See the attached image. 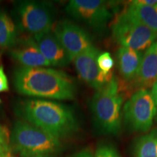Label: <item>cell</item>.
Segmentation results:
<instances>
[{
  "label": "cell",
  "mask_w": 157,
  "mask_h": 157,
  "mask_svg": "<svg viewBox=\"0 0 157 157\" xmlns=\"http://www.w3.org/2000/svg\"><path fill=\"white\" fill-rule=\"evenodd\" d=\"M13 17L18 31L32 36L46 34L53 29L54 10L47 2H17L13 8Z\"/></svg>",
  "instance_id": "5b68a950"
},
{
  "label": "cell",
  "mask_w": 157,
  "mask_h": 157,
  "mask_svg": "<svg viewBox=\"0 0 157 157\" xmlns=\"http://www.w3.org/2000/svg\"><path fill=\"white\" fill-rule=\"evenodd\" d=\"M123 96L117 78L94 94L90 109L98 128L109 135L120 132L122 119Z\"/></svg>",
  "instance_id": "3957f363"
},
{
  "label": "cell",
  "mask_w": 157,
  "mask_h": 157,
  "mask_svg": "<svg viewBox=\"0 0 157 157\" xmlns=\"http://www.w3.org/2000/svg\"><path fill=\"white\" fill-rule=\"evenodd\" d=\"M68 157H94V153L90 147H85Z\"/></svg>",
  "instance_id": "7402d4cb"
},
{
  "label": "cell",
  "mask_w": 157,
  "mask_h": 157,
  "mask_svg": "<svg viewBox=\"0 0 157 157\" xmlns=\"http://www.w3.org/2000/svg\"><path fill=\"white\" fill-rule=\"evenodd\" d=\"M17 29L15 21L10 16L0 9V48L10 49L18 41Z\"/></svg>",
  "instance_id": "2e32d148"
},
{
  "label": "cell",
  "mask_w": 157,
  "mask_h": 157,
  "mask_svg": "<svg viewBox=\"0 0 157 157\" xmlns=\"http://www.w3.org/2000/svg\"><path fill=\"white\" fill-rule=\"evenodd\" d=\"M97 63L102 72L109 74L112 72L114 66V60L109 52H105L99 54L97 58Z\"/></svg>",
  "instance_id": "ac0fdd59"
},
{
  "label": "cell",
  "mask_w": 157,
  "mask_h": 157,
  "mask_svg": "<svg viewBox=\"0 0 157 157\" xmlns=\"http://www.w3.org/2000/svg\"><path fill=\"white\" fill-rule=\"evenodd\" d=\"M9 54L22 67L40 68L50 66V63L40 52L32 36L17 41L13 48L9 49Z\"/></svg>",
  "instance_id": "8fae6325"
},
{
  "label": "cell",
  "mask_w": 157,
  "mask_h": 157,
  "mask_svg": "<svg viewBox=\"0 0 157 157\" xmlns=\"http://www.w3.org/2000/svg\"><path fill=\"white\" fill-rule=\"evenodd\" d=\"M113 38L121 47L143 51L147 50L154 42L157 35L125 10L111 23Z\"/></svg>",
  "instance_id": "8992f818"
},
{
  "label": "cell",
  "mask_w": 157,
  "mask_h": 157,
  "mask_svg": "<svg viewBox=\"0 0 157 157\" xmlns=\"http://www.w3.org/2000/svg\"><path fill=\"white\" fill-rule=\"evenodd\" d=\"M10 147L21 157L57 154L62 149L59 139L23 120L17 121L13 126Z\"/></svg>",
  "instance_id": "277c9868"
},
{
  "label": "cell",
  "mask_w": 157,
  "mask_h": 157,
  "mask_svg": "<svg viewBox=\"0 0 157 157\" xmlns=\"http://www.w3.org/2000/svg\"><path fill=\"white\" fill-rule=\"evenodd\" d=\"M100 53L99 50L93 45L73 60L78 76L96 91L103 88L114 77L113 71L105 74L100 70L97 63Z\"/></svg>",
  "instance_id": "30bf717a"
},
{
  "label": "cell",
  "mask_w": 157,
  "mask_h": 157,
  "mask_svg": "<svg viewBox=\"0 0 157 157\" xmlns=\"http://www.w3.org/2000/svg\"><path fill=\"white\" fill-rule=\"evenodd\" d=\"M125 11L157 35V11L154 7L132 1L128 4Z\"/></svg>",
  "instance_id": "9a60e30c"
},
{
  "label": "cell",
  "mask_w": 157,
  "mask_h": 157,
  "mask_svg": "<svg viewBox=\"0 0 157 157\" xmlns=\"http://www.w3.org/2000/svg\"><path fill=\"white\" fill-rule=\"evenodd\" d=\"M94 157H120L117 150L111 146H101L96 150Z\"/></svg>",
  "instance_id": "ffe728a7"
},
{
  "label": "cell",
  "mask_w": 157,
  "mask_h": 157,
  "mask_svg": "<svg viewBox=\"0 0 157 157\" xmlns=\"http://www.w3.org/2000/svg\"><path fill=\"white\" fill-rule=\"evenodd\" d=\"M66 12L98 32L105 30L113 18L109 4L102 0H71L66 5Z\"/></svg>",
  "instance_id": "ba28073f"
},
{
  "label": "cell",
  "mask_w": 157,
  "mask_h": 157,
  "mask_svg": "<svg viewBox=\"0 0 157 157\" xmlns=\"http://www.w3.org/2000/svg\"><path fill=\"white\" fill-rule=\"evenodd\" d=\"M135 84L140 89L152 87L157 81V41L143 55Z\"/></svg>",
  "instance_id": "4fadbf2b"
},
{
  "label": "cell",
  "mask_w": 157,
  "mask_h": 157,
  "mask_svg": "<svg viewBox=\"0 0 157 157\" xmlns=\"http://www.w3.org/2000/svg\"><path fill=\"white\" fill-rule=\"evenodd\" d=\"M0 103H1V99H0Z\"/></svg>",
  "instance_id": "4316f807"
},
{
  "label": "cell",
  "mask_w": 157,
  "mask_h": 157,
  "mask_svg": "<svg viewBox=\"0 0 157 157\" xmlns=\"http://www.w3.org/2000/svg\"><path fill=\"white\" fill-rule=\"evenodd\" d=\"M135 2L140 5L149 7H155L157 5V0H135Z\"/></svg>",
  "instance_id": "603a6c76"
},
{
  "label": "cell",
  "mask_w": 157,
  "mask_h": 157,
  "mask_svg": "<svg viewBox=\"0 0 157 157\" xmlns=\"http://www.w3.org/2000/svg\"><path fill=\"white\" fill-rule=\"evenodd\" d=\"M11 151L10 135L7 127L0 124V154Z\"/></svg>",
  "instance_id": "d6986e66"
},
{
  "label": "cell",
  "mask_w": 157,
  "mask_h": 157,
  "mask_svg": "<svg viewBox=\"0 0 157 157\" xmlns=\"http://www.w3.org/2000/svg\"><path fill=\"white\" fill-rule=\"evenodd\" d=\"M117 63L119 74L124 81H134L142 60L141 52L120 47L117 50Z\"/></svg>",
  "instance_id": "5bb4252c"
},
{
  "label": "cell",
  "mask_w": 157,
  "mask_h": 157,
  "mask_svg": "<svg viewBox=\"0 0 157 157\" xmlns=\"http://www.w3.org/2000/svg\"><path fill=\"white\" fill-rule=\"evenodd\" d=\"M135 157H157V129L140 137L135 143Z\"/></svg>",
  "instance_id": "e0dca14e"
},
{
  "label": "cell",
  "mask_w": 157,
  "mask_h": 157,
  "mask_svg": "<svg viewBox=\"0 0 157 157\" xmlns=\"http://www.w3.org/2000/svg\"><path fill=\"white\" fill-rule=\"evenodd\" d=\"M0 157H15V156L12 154L11 151H10L3 153V154H0Z\"/></svg>",
  "instance_id": "d4e9b609"
},
{
  "label": "cell",
  "mask_w": 157,
  "mask_h": 157,
  "mask_svg": "<svg viewBox=\"0 0 157 157\" xmlns=\"http://www.w3.org/2000/svg\"><path fill=\"white\" fill-rule=\"evenodd\" d=\"M15 113L26 122L34 125L60 140L78 130L75 113L63 103L43 99H27L17 103Z\"/></svg>",
  "instance_id": "7a4b0ae2"
},
{
  "label": "cell",
  "mask_w": 157,
  "mask_h": 157,
  "mask_svg": "<svg viewBox=\"0 0 157 157\" xmlns=\"http://www.w3.org/2000/svg\"><path fill=\"white\" fill-rule=\"evenodd\" d=\"M32 37L40 52L50 63V66L63 67L72 61L52 31Z\"/></svg>",
  "instance_id": "7c38bea8"
},
{
  "label": "cell",
  "mask_w": 157,
  "mask_h": 157,
  "mask_svg": "<svg viewBox=\"0 0 157 157\" xmlns=\"http://www.w3.org/2000/svg\"><path fill=\"white\" fill-rule=\"evenodd\" d=\"M13 83L17 93L30 97L66 101L76 96V84L72 78L53 68L21 66L15 71Z\"/></svg>",
  "instance_id": "6da1fadb"
},
{
  "label": "cell",
  "mask_w": 157,
  "mask_h": 157,
  "mask_svg": "<svg viewBox=\"0 0 157 157\" xmlns=\"http://www.w3.org/2000/svg\"><path fill=\"white\" fill-rule=\"evenodd\" d=\"M30 157H58L57 154H46V155H39V156H30Z\"/></svg>",
  "instance_id": "484cf974"
},
{
  "label": "cell",
  "mask_w": 157,
  "mask_h": 157,
  "mask_svg": "<svg viewBox=\"0 0 157 157\" xmlns=\"http://www.w3.org/2000/svg\"><path fill=\"white\" fill-rule=\"evenodd\" d=\"M9 90V83L7 77L5 73L2 66H0V93Z\"/></svg>",
  "instance_id": "44dd1931"
},
{
  "label": "cell",
  "mask_w": 157,
  "mask_h": 157,
  "mask_svg": "<svg viewBox=\"0 0 157 157\" xmlns=\"http://www.w3.org/2000/svg\"><path fill=\"white\" fill-rule=\"evenodd\" d=\"M52 31L72 61L78 55L93 46L91 36L87 31L68 20L57 23Z\"/></svg>",
  "instance_id": "9c48e42d"
},
{
  "label": "cell",
  "mask_w": 157,
  "mask_h": 157,
  "mask_svg": "<svg viewBox=\"0 0 157 157\" xmlns=\"http://www.w3.org/2000/svg\"><path fill=\"white\" fill-rule=\"evenodd\" d=\"M151 94L153 95V98H154L155 104H156V118H157V81L156 83L154 84V86L152 87V90H151Z\"/></svg>",
  "instance_id": "cb8c5ba5"
},
{
  "label": "cell",
  "mask_w": 157,
  "mask_h": 157,
  "mask_svg": "<svg viewBox=\"0 0 157 157\" xmlns=\"http://www.w3.org/2000/svg\"><path fill=\"white\" fill-rule=\"evenodd\" d=\"M122 113L124 122L132 130L148 131L156 117V107L151 92L147 89L135 92L125 103Z\"/></svg>",
  "instance_id": "52a82bcc"
}]
</instances>
